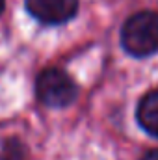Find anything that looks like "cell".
<instances>
[{
    "mask_svg": "<svg viewBox=\"0 0 158 160\" xmlns=\"http://www.w3.org/2000/svg\"><path fill=\"white\" fill-rule=\"evenodd\" d=\"M123 48L136 58L158 52V11H138L130 15L121 28Z\"/></svg>",
    "mask_w": 158,
    "mask_h": 160,
    "instance_id": "cell-1",
    "label": "cell"
},
{
    "mask_svg": "<svg viewBox=\"0 0 158 160\" xmlns=\"http://www.w3.org/2000/svg\"><path fill=\"white\" fill-rule=\"evenodd\" d=\"M36 95L45 106L50 108H63L69 106L77 95L78 86L63 69L60 67H47L36 78Z\"/></svg>",
    "mask_w": 158,
    "mask_h": 160,
    "instance_id": "cell-2",
    "label": "cell"
},
{
    "mask_svg": "<svg viewBox=\"0 0 158 160\" xmlns=\"http://www.w3.org/2000/svg\"><path fill=\"white\" fill-rule=\"evenodd\" d=\"M28 13L43 24H63L78 11V0H26Z\"/></svg>",
    "mask_w": 158,
    "mask_h": 160,
    "instance_id": "cell-3",
    "label": "cell"
},
{
    "mask_svg": "<svg viewBox=\"0 0 158 160\" xmlns=\"http://www.w3.org/2000/svg\"><path fill=\"white\" fill-rule=\"evenodd\" d=\"M136 118H138L140 127L147 134L158 138V89L147 91L140 99L138 108H136Z\"/></svg>",
    "mask_w": 158,
    "mask_h": 160,
    "instance_id": "cell-4",
    "label": "cell"
},
{
    "mask_svg": "<svg viewBox=\"0 0 158 160\" xmlns=\"http://www.w3.org/2000/svg\"><path fill=\"white\" fill-rule=\"evenodd\" d=\"M0 160H24V149H22V145L17 140L6 142V145L2 149Z\"/></svg>",
    "mask_w": 158,
    "mask_h": 160,
    "instance_id": "cell-5",
    "label": "cell"
},
{
    "mask_svg": "<svg viewBox=\"0 0 158 160\" xmlns=\"http://www.w3.org/2000/svg\"><path fill=\"white\" fill-rule=\"evenodd\" d=\"M141 160H158V149H153V151H147Z\"/></svg>",
    "mask_w": 158,
    "mask_h": 160,
    "instance_id": "cell-6",
    "label": "cell"
},
{
    "mask_svg": "<svg viewBox=\"0 0 158 160\" xmlns=\"http://www.w3.org/2000/svg\"><path fill=\"white\" fill-rule=\"evenodd\" d=\"M4 6H6V2H4V0H0V15H2V11H4Z\"/></svg>",
    "mask_w": 158,
    "mask_h": 160,
    "instance_id": "cell-7",
    "label": "cell"
}]
</instances>
